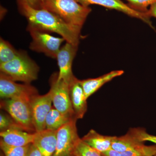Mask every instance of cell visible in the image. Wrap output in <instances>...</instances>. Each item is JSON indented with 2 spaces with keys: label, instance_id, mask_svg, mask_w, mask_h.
I'll use <instances>...</instances> for the list:
<instances>
[{
  "label": "cell",
  "instance_id": "obj_1",
  "mask_svg": "<svg viewBox=\"0 0 156 156\" xmlns=\"http://www.w3.org/2000/svg\"><path fill=\"white\" fill-rule=\"evenodd\" d=\"M20 14L25 17L28 25L61 36L66 41L78 46L81 30L69 24L56 14L45 9H36L26 4L18 5Z\"/></svg>",
  "mask_w": 156,
  "mask_h": 156
},
{
  "label": "cell",
  "instance_id": "obj_2",
  "mask_svg": "<svg viewBox=\"0 0 156 156\" xmlns=\"http://www.w3.org/2000/svg\"><path fill=\"white\" fill-rule=\"evenodd\" d=\"M43 9L80 29L92 11L90 7L81 5L76 0H44Z\"/></svg>",
  "mask_w": 156,
  "mask_h": 156
},
{
  "label": "cell",
  "instance_id": "obj_3",
  "mask_svg": "<svg viewBox=\"0 0 156 156\" xmlns=\"http://www.w3.org/2000/svg\"><path fill=\"white\" fill-rule=\"evenodd\" d=\"M0 70L15 82L30 84L37 79L39 67L26 52L20 51L14 59L0 64Z\"/></svg>",
  "mask_w": 156,
  "mask_h": 156
},
{
  "label": "cell",
  "instance_id": "obj_4",
  "mask_svg": "<svg viewBox=\"0 0 156 156\" xmlns=\"http://www.w3.org/2000/svg\"><path fill=\"white\" fill-rule=\"evenodd\" d=\"M30 101L23 98L4 99L1 101V107L23 130L33 133L36 131L34 125Z\"/></svg>",
  "mask_w": 156,
  "mask_h": 156
},
{
  "label": "cell",
  "instance_id": "obj_5",
  "mask_svg": "<svg viewBox=\"0 0 156 156\" xmlns=\"http://www.w3.org/2000/svg\"><path fill=\"white\" fill-rule=\"evenodd\" d=\"M27 30L31 37L29 47L31 50L56 59L62 44L66 41L63 38L53 36L48 31L30 25L27 26Z\"/></svg>",
  "mask_w": 156,
  "mask_h": 156
},
{
  "label": "cell",
  "instance_id": "obj_6",
  "mask_svg": "<svg viewBox=\"0 0 156 156\" xmlns=\"http://www.w3.org/2000/svg\"><path fill=\"white\" fill-rule=\"evenodd\" d=\"M77 120L74 119L57 130L56 149L53 156L73 155L74 150L81 139L76 126Z\"/></svg>",
  "mask_w": 156,
  "mask_h": 156
},
{
  "label": "cell",
  "instance_id": "obj_7",
  "mask_svg": "<svg viewBox=\"0 0 156 156\" xmlns=\"http://www.w3.org/2000/svg\"><path fill=\"white\" fill-rule=\"evenodd\" d=\"M57 74L52 76L49 91L53 107L61 112L75 116L70 97V84L62 80H58Z\"/></svg>",
  "mask_w": 156,
  "mask_h": 156
},
{
  "label": "cell",
  "instance_id": "obj_8",
  "mask_svg": "<svg viewBox=\"0 0 156 156\" xmlns=\"http://www.w3.org/2000/svg\"><path fill=\"white\" fill-rule=\"evenodd\" d=\"M38 94L37 90L30 84H18L5 75L0 74V97L2 99L23 98L31 100Z\"/></svg>",
  "mask_w": 156,
  "mask_h": 156
},
{
  "label": "cell",
  "instance_id": "obj_9",
  "mask_svg": "<svg viewBox=\"0 0 156 156\" xmlns=\"http://www.w3.org/2000/svg\"><path fill=\"white\" fill-rule=\"evenodd\" d=\"M78 46L66 42L58 51L56 60L59 68L57 80L70 83L76 77L73 74L72 64L76 54Z\"/></svg>",
  "mask_w": 156,
  "mask_h": 156
},
{
  "label": "cell",
  "instance_id": "obj_10",
  "mask_svg": "<svg viewBox=\"0 0 156 156\" xmlns=\"http://www.w3.org/2000/svg\"><path fill=\"white\" fill-rule=\"evenodd\" d=\"M51 93L34 96L30 101L33 120L36 132L46 129V117L52 108Z\"/></svg>",
  "mask_w": 156,
  "mask_h": 156
},
{
  "label": "cell",
  "instance_id": "obj_11",
  "mask_svg": "<svg viewBox=\"0 0 156 156\" xmlns=\"http://www.w3.org/2000/svg\"><path fill=\"white\" fill-rule=\"evenodd\" d=\"M81 5L89 7L92 5L103 6L108 9H113L122 12L131 17L139 19L148 24L151 25L150 17L147 13L135 11L125 4L122 0H76Z\"/></svg>",
  "mask_w": 156,
  "mask_h": 156
},
{
  "label": "cell",
  "instance_id": "obj_12",
  "mask_svg": "<svg viewBox=\"0 0 156 156\" xmlns=\"http://www.w3.org/2000/svg\"><path fill=\"white\" fill-rule=\"evenodd\" d=\"M70 97L77 119H83L87 110V100L80 80L75 77L69 84Z\"/></svg>",
  "mask_w": 156,
  "mask_h": 156
},
{
  "label": "cell",
  "instance_id": "obj_13",
  "mask_svg": "<svg viewBox=\"0 0 156 156\" xmlns=\"http://www.w3.org/2000/svg\"><path fill=\"white\" fill-rule=\"evenodd\" d=\"M57 131L45 129L36 132L33 144L40 151L42 156H53L56 147Z\"/></svg>",
  "mask_w": 156,
  "mask_h": 156
},
{
  "label": "cell",
  "instance_id": "obj_14",
  "mask_svg": "<svg viewBox=\"0 0 156 156\" xmlns=\"http://www.w3.org/2000/svg\"><path fill=\"white\" fill-rule=\"evenodd\" d=\"M35 133H29L21 129L13 128L1 131L0 136L1 140L7 145L23 147L33 144Z\"/></svg>",
  "mask_w": 156,
  "mask_h": 156
},
{
  "label": "cell",
  "instance_id": "obj_15",
  "mask_svg": "<svg viewBox=\"0 0 156 156\" xmlns=\"http://www.w3.org/2000/svg\"><path fill=\"white\" fill-rule=\"evenodd\" d=\"M124 73V71L122 70H114L98 77L83 80H80L87 99L97 92L104 85L114 78L122 75Z\"/></svg>",
  "mask_w": 156,
  "mask_h": 156
},
{
  "label": "cell",
  "instance_id": "obj_16",
  "mask_svg": "<svg viewBox=\"0 0 156 156\" xmlns=\"http://www.w3.org/2000/svg\"><path fill=\"white\" fill-rule=\"evenodd\" d=\"M116 136L102 135L92 129L81 139L101 154L112 149V145Z\"/></svg>",
  "mask_w": 156,
  "mask_h": 156
},
{
  "label": "cell",
  "instance_id": "obj_17",
  "mask_svg": "<svg viewBox=\"0 0 156 156\" xmlns=\"http://www.w3.org/2000/svg\"><path fill=\"white\" fill-rule=\"evenodd\" d=\"M74 119H76L74 115L63 113L52 107L46 117V129L57 131Z\"/></svg>",
  "mask_w": 156,
  "mask_h": 156
},
{
  "label": "cell",
  "instance_id": "obj_18",
  "mask_svg": "<svg viewBox=\"0 0 156 156\" xmlns=\"http://www.w3.org/2000/svg\"><path fill=\"white\" fill-rule=\"evenodd\" d=\"M144 144V142L140 141L129 130L125 135L116 136L113 142L112 149L116 151L122 152L133 149Z\"/></svg>",
  "mask_w": 156,
  "mask_h": 156
},
{
  "label": "cell",
  "instance_id": "obj_19",
  "mask_svg": "<svg viewBox=\"0 0 156 156\" xmlns=\"http://www.w3.org/2000/svg\"><path fill=\"white\" fill-rule=\"evenodd\" d=\"M156 154V144L143 145L125 152L116 151L111 149L101 154L102 156H154Z\"/></svg>",
  "mask_w": 156,
  "mask_h": 156
},
{
  "label": "cell",
  "instance_id": "obj_20",
  "mask_svg": "<svg viewBox=\"0 0 156 156\" xmlns=\"http://www.w3.org/2000/svg\"><path fill=\"white\" fill-rule=\"evenodd\" d=\"M20 51L16 50L12 45L2 38H0V64L11 61L17 57Z\"/></svg>",
  "mask_w": 156,
  "mask_h": 156
},
{
  "label": "cell",
  "instance_id": "obj_21",
  "mask_svg": "<svg viewBox=\"0 0 156 156\" xmlns=\"http://www.w3.org/2000/svg\"><path fill=\"white\" fill-rule=\"evenodd\" d=\"M30 144L25 146L14 147L7 145L1 140L0 141L1 150L5 156H27Z\"/></svg>",
  "mask_w": 156,
  "mask_h": 156
},
{
  "label": "cell",
  "instance_id": "obj_22",
  "mask_svg": "<svg viewBox=\"0 0 156 156\" xmlns=\"http://www.w3.org/2000/svg\"><path fill=\"white\" fill-rule=\"evenodd\" d=\"M74 156H102L100 153L80 139L76 145L73 152Z\"/></svg>",
  "mask_w": 156,
  "mask_h": 156
},
{
  "label": "cell",
  "instance_id": "obj_23",
  "mask_svg": "<svg viewBox=\"0 0 156 156\" xmlns=\"http://www.w3.org/2000/svg\"><path fill=\"white\" fill-rule=\"evenodd\" d=\"M128 5L135 11L147 13L148 7L156 3V0H126Z\"/></svg>",
  "mask_w": 156,
  "mask_h": 156
},
{
  "label": "cell",
  "instance_id": "obj_24",
  "mask_svg": "<svg viewBox=\"0 0 156 156\" xmlns=\"http://www.w3.org/2000/svg\"><path fill=\"white\" fill-rule=\"evenodd\" d=\"M129 130L140 141L144 143L150 141L156 144V136L148 134L144 128H131Z\"/></svg>",
  "mask_w": 156,
  "mask_h": 156
},
{
  "label": "cell",
  "instance_id": "obj_25",
  "mask_svg": "<svg viewBox=\"0 0 156 156\" xmlns=\"http://www.w3.org/2000/svg\"><path fill=\"white\" fill-rule=\"evenodd\" d=\"M13 128H17V129L23 130L10 115L1 113L0 114L1 131H5L8 129H13Z\"/></svg>",
  "mask_w": 156,
  "mask_h": 156
},
{
  "label": "cell",
  "instance_id": "obj_26",
  "mask_svg": "<svg viewBox=\"0 0 156 156\" xmlns=\"http://www.w3.org/2000/svg\"><path fill=\"white\" fill-rule=\"evenodd\" d=\"M17 5L26 4L36 9H43L44 0H17Z\"/></svg>",
  "mask_w": 156,
  "mask_h": 156
},
{
  "label": "cell",
  "instance_id": "obj_27",
  "mask_svg": "<svg viewBox=\"0 0 156 156\" xmlns=\"http://www.w3.org/2000/svg\"><path fill=\"white\" fill-rule=\"evenodd\" d=\"M27 156H42L40 151L34 144H30Z\"/></svg>",
  "mask_w": 156,
  "mask_h": 156
},
{
  "label": "cell",
  "instance_id": "obj_28",
  "mask_svg": "<svg viewBox=\"0 0 156 156\" xmlns=\"http://www.w3.org/2000/svg\"><path fill=\"white\" fill-rule=\"evenodd\" d=\"M148 16L150 18L151 17H154L156 18V3L151 5L147 13Z\"/></svg>",
  "mask_w": 156,
  "mask_h": 156
},
{
  "label": "cell",
  "instance_id": "obj_29",
  "mask_svg": "<svg viewBox=\"0 0 156 156\" xmlns=\"http://www.w3.org/2000/svg\"><path fill=\"white\" fill-rule=\"evenodd\" d=\"M0 156H5L2 152H1V155H0Z\"/></svg>",
  "mask_w": 156,
  "mask_h": 156
},
{
  "label": "cell",
  "instance_id": "obj_30",
  "mask_svg": "<svg viewBox=\"0 0 156 156\" xmlns=\"http://www.w3.org/2000/svg\"><path fill=\"white\" fill-rule=\"evenodd\" d=\"M154 156H156V154L155 155H154Z\"/></svg>",
  "mask_w": 156,
  "mask_h": 156
},
{
  "label": "cell",
  "instance_id": "obj_31",
  "mask_svg": "<svg viewBox=\"0 0 156 156\" xmlns=\"http://www.w3.org/2000/svg\"></svg>",
  "mask_w": 156,
  "mask_h": 156
}]
</instances>
